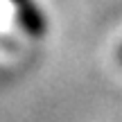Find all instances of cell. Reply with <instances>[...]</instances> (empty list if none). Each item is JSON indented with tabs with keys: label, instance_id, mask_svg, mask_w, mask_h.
I'll use <instances>...</instances> for the list:
<instances>
[{
	"label": "cell",
	"instance_id": "1",
	"mask_svg": "<svg viewBox=\"0 0 122 122\" xmlns=\"http://www.w3.org/2000/svg\"><path fill=\"white\" fill-rule=\"evenodd\" d=\"M18 23L32 36L45 34V16L32 0H20L18 2Z\"/></svg>",
	"mask_w": 122,
	"mask_h": 122
},
{
	"label": "cell",
	"instance_id": "2",
	"mask_svg": "<svg viewBox=\"0 0 122 122\" xmlns=\"http://www.w3.org/2000/svg\"><path fill=\"white\" fill-rule=\"evenodd\" d=\"M120 61H122V48H120Z\"/></svg>",
	"mask_w": 122,
	"mask_h": 122
},
{
	"label": "cell",
	"instance_id": "3",
	"mask_svg": "<svg viewBox=\"0 0 122 122\" xmlns=\"http://www.w3.org/2000/svg\"><path fill=\"white\" fill-rule=\"evenodd\" d=\"M14 2H20V0H14Z\"/></svg>",
	"mask_w": 122,
	"mask_h": 122
}]
</instances>
